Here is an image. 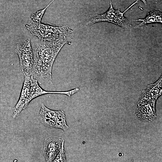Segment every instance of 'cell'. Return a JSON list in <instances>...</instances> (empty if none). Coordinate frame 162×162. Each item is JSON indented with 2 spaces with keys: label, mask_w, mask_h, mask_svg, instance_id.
<instances>
[{
  "label": "cell",
  "mask_w": 162,
  "mask_h": 162,
  "mask_svg": "<svg viewBox=\"0 0 162 162\" xmlns=\"http://www.w3.org/2000/svg\"><path fill=\"white\" fill-rule=\"evenodd\" d=\"M71 35H64L53 41L38 38L31 40L33 54L31 75L40 84L52 83V71L54 61L63 46L72 39Z\"/></svg>",
  "instance_id": "cell-1"
},
{
  "label": "cell",
  "mask_w": 162,
  "mask_h": 162,
  "mask_svg": "<svg viewBox=\"0 0 162 162\" xmlns=\"http://www.w3.org/2000/svg\"><path fill=\"white\" fill-rule=\"evenodd\" d=\"M24 76V81L19 99L13 108V118H16L27 107L32 100L39 96L48 94H64L70 97L79 90V88H77L64 92L46 91L40 86L37 80L32 75Z\"/></svg>",
  "instance_id": "cell-2"
},
{
  "label": "cell",
  "mask_w": 162,
  "mask_h": 162,
  "mask_svg": "<svg viewBox=\"0 0 162 162\" xmlns=\"http://www.w3.org/2000/svg\"><path fill=\"white\" fill-rule=\"evenodd\" d=\"M26 27L29 32L39 40L48 41L57 40L64 35L74 32L67 26L50 25L33 22L29 19Z\"/></svg>",
  "instance_id": "cell-3"
},
{
  "label": "cell",
  "mask_w": 162,
  "mask_h": 162,
  "mask_svg": "<svg viewBox=\"0 0 162 162\" xmlns=\"http://www.w3.org/2000/svg\"><path fill=\"white\" fill-rule=\"evenodd\" d=\"M110 6L105 13L100 14H95L90 15L88 18L81 24V26L85 27L99 22H106L113 23L117 26L130 30L132 26L128 20L125 17L124 14L135 4L138 0L130 5L123 12L120 9H115L112 5L111 0H109Z\"/></svg>",
  "instance_id": "cell-4"
},
{
  "label": "cell",
  "mask_w": 162,
  "mask_h": 162,
  "mask_svg": "<svg viewBox=\"0 0 162 162\" xmlns=\"http://www.w3.org/2000/svg\"><path fill=\"white\" fill-rule=\"evenodd\" d=\"M38 117L41 123L47 127L60 128L64 130L69 128L64 110H52L42 104Z\"/></svg>",
  "instance_id": "cell-5"
},
{
  "label": "cell",
  "mask_w": 162,
  "mask_h": 162,
  "mask_svg": "<svg viewBox=\"0 0 162 162\" xmlns=\"http://www.w3.org/2000/svg\"><path fill=\"white\" fill-rule=\"evenodd\" d=\"M20 60L21 70L24 75H31L33 64V54L31 40L28 39L17 44L15 50Z\"/></svg>",
  "instance_id": "cell-6"
},
{
  "label": "cell",
  "mask_w": 162,
  "mask_h": 162,
  "mask_svg": "<svg viewBox=\"0 0 162 162\" xmlns=\"http://www.w3.org/2000/svg\"><path fill=\"white\" fill-rule=\"evenodd\" d=\"M64 142L63 138L56 136H50L45 139L43 153L46 162H53Z\"/></svg>",
  "instance_id": "cell-7"
},
{
  "label": "cell",
  "mask_w": 162,
  "mask_h": 162,
  "mask_svg": "<svg viewBox=\"0 0 162 162\" xmlns=\"http://www.w3.org/2000/svg\"><path fill=\"white\" fill-rule=\"evenodd\" d=\"M134 21H141L139 24L136 25L134 28H137L145 26L147 27L148 24L152 23H162V13L159 9L154 8L151 9L147 14L146 16L143 19L134 20Z\"/></svg>",
  "instance_id": "cell-8"
},
{
  "label": "cell",
  "mask_w": 162,
  "mask_h": 162,
  "mask_svg": "<svg viewBox=\"0 0 162 162\" xmlns=\"http://www.w3.org/2000/svg\"><path fill=\"white\" fill-rule=\"evenodd\" d=\"M64 142L62 144L60 151L53 162H67L65 155V151L64 148Z\"/></svg>",
  "instance_id": "cell-9"
},
{
  "label": "cell",
  "mask_w": 162,
  "mask_h": 162,
  "mask_svg": "<svg viewBox=\"0 0 162 162\" xmlns=\"http://www.w3.org/2000/svg\"><path fill=\"white\" fill-rule=\"evenodd\" d=\"M139 1H141L142 2L145 4V5L147 4V2L146 0H138Z\"/></svg>",
  "instance_id": "cell-10"
}]
</instances>
